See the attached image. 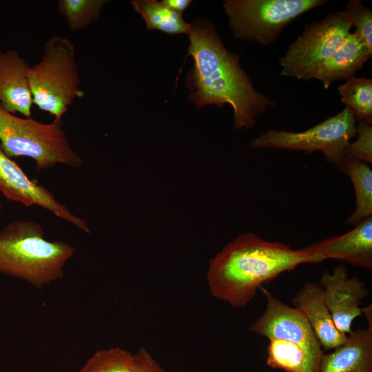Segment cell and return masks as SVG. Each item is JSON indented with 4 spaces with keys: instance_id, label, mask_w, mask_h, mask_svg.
I'll use <instances>...</instances> for the list:
<instances>
[{
    "instance_id": "3",
    "label": "cell",
    "mask_w": 372,
    "mask_h": 372,
    "mask_svg": "<svg viewBox=\"0 0 372 372\" xmlns=\"http://www.w3.org/2000/svg\"><path fill=\"white\" fill-rule=\"evenodd\" d=\"M1 208L0 201V211ZM74 252L65 242L46 240L42 226L35 222L16 220L0 231V273L39 289L63 276V267Z\"/></svg>"
},
{
    "instance_id": "5",
    "label": "cell",
    "mask_w": 372,
    "mask_h": 372,
    "mask_svg": "<svg viewBox=\"0 0 372 372\" xmlns=\"http://www.w3.org/2000/svg\"><path fill=\"white\" fill-rule=\"evenodd\" d=\"M63 126V121L43 123L32 117H18L0 105L1 147L10 158L32 159L38 171L57 164L81 167L83 160L70 145Z\"/></svg>"
},
{
    "instance_id": "9",
    "label": "cell",
    "mask_w": 372,
    "mask_h": 372,
    "mask_svg": "<svg viewBox=\"0 0 372 372\" xmlns=\"http://www.w3.org/2000/svg\"><path fill=\"white\" fill-rule=\"evenodd\" d=\"M260 289L267 300L266 309L249 330L268 340L295 342L321 362L324 351L305 316L278 300L266 288L260 287Z\"/></svg>"
},
{
    "instance_id": "7",
    "label": "cell",
    "mask_w": 372,
    "mask_h": 372,
    "mask_svg": "<svg viewBox=\"0 0 372 372\" xmlns=\"http://www.w3.org/2000/svg\"><path fill=\"white\" fill-rule=\"evenodd\" d=\"M351 27L344 11L307 24L280 59V75L304 81L314 79L320 66L348 38Z\"/></svg>"
},
{
    "instance_id": "20",
    "label": "cell",
    "mask_w": 372,
    "mask_h": 372,
    "mask_svg": "<svg viewBox=\"0 0 372 372\" xmlns=\"http://www.w3.org/2000/svg\"><path fill=\"white\" fill-rule=\"evenodd\" d=\"M340 101L353 114L356 121L372 125V79H349L338 88Z\"/></svg>"
},
{
    "instance_id": "8",
    "label": "cell",
    "mask_w": 372,
    "mask_h": 372,
    "mask_svg": "<svg viewBox=\"0 0 372 372\" xmlns=\"http://www.w3.org/2000/svg\"><path fill=\"white\" fill-rule=\"evenodd\" d=\"M356 119L345 107L331 116L303 132L268 130L251 142L253 148H274L301 150L307 153L320 151L325 158L340 169L344 151L356 136Z\"/></svg>"
},
{
    "instance_id": "1",
    "label": "cell",
    "mask_w": 372,
    "mask_h": 372,
    "mask_svg": "<svg viewBox=\"0 0 372 372\" xmlns=\"http://www.w3.org/2000/svg\"><path fill=\"white\" fill-rule=\"evenodd\" d=\"M189 39L187 56L194 61L187 79L192 91L189 101L198 107L229 104L236 128L254 127L256 118L274 102L255 89L240 68L238 56L225 48L212 23L196 19L191 24Z\"/></svg>"
},
{
    "instance_id": "4",
    "label": "cell",
    "mask_w": 372,
    "mask_h": 372,
    "mask_svg": "<svg viewBox=\"0 0 372 372\" xmlns=\"http://www.w3.org/2000/svg\"><path fill=\"white\" fill-rule=\"evenodd\" d=\"M75 47L66 37L54 34L45 43L41 59L28 74L33 103L39 110L63 121L74 100L85 92L80 89V76Z\"/></svg>"
},
{
    "instance_id": "21",
    "label": "cell",
    "mask_w": 372,
    "mask_h": 372,
    "mask_svg": "<svg viewBox=\"0 0 372 372\" xmlns=\"http://www.w3.org/2000/svg\"><path fill=\"white\" fill-rule=\"evenodd\" d=\"M106 0H59V13L71 31L87 28L98 20Z\"/></svg>"
},
{
    "instance_id": "22",
    "label": "cell",
    "mask_w": 372,
    "mask_h": 372,
    "mask_svg": "<svg viewBox=\"0 0 372 372\" xmlns=\"http://www.w3.org/2000/svg\"><path fill=\"white\" fill-rule=\"evenodd\" d=\"M134 355L120 347L98 350L79 372H132Z\"/></svg>"
},
{
    "instance_id": "26",
    "label": "cell",
    "mask_w": 372,
    "mask_h": 372,
    "mask_svg": "<svg viewBox=\"0 0 372 372\" xmlns=\"http://www.w3.org/2000/svg\"><path fill=\"white\" fill-rule=\"evenodd\" d=\"M162 2L169 9L182 14L192 1L191 0H163Z\"/></svg>"
},
{
    "instance_id": "16",
    "label": "cell",
    "mask_w": 372,
    "mask_h": 372,
    "mask_svg": "<svg viewBox=\"0 0 372 372\" xmlns=\"http://www.w3.org/2000/svg\"><path fill=\"white\" fill-rule=\"evenodd\" d=\"M371 56L372 50L354 32H351L344 43L320 66L314 79L328 89L335 81H347L354 76Z\"/></svg>"
},
{
    "instance_id": "15",
    "label": "cell",
    "mask_w": 372,
    "mask_h": 372,
    "mask_svg": "<svg viewBox=\"0 0 372 372\" xmlns=\"http://www.w3.org/2000/svg\"><path fill=\"white\" fill-rule=\"evenodd\" d=\"M320 372H372V324L352 330L344 344L324 353Z\"/></svg>"
},
{
    "instance_id": "11",
    "label": "cell",
    "mask_w": 372,
    "mask_h": 372,
    "mask_svg": "<svg viewBox=\"0 0 372 372\" xmlns=\"http://www.w3.org/2000/svg\"><path fill=\"white\" fill-rule=\"evenodd\" d=\"M318 285L336 329L349 335L353 320L362 313L360 304L369 293L365 282L358 276L350 277L346 266L339 264L331 273L324 270Z\"/></svg>"
},
{
    "instance_id": "23",
    "label": "cell",
    "mask_w": 372,
    "mask_h": 372,
    "mask_svg": "<svg viewBox=\"0 0 372 372\" xmlns=\"http://www.w3.org/2000/svg\"><path fill=\"white\" fill-rule=\"evenodd\" d=\"M349 16L354 32L372 50V11L359 0H350L344 11Z\"/></svg>"
},
{
    "instance_id": "18",
    "label": "cell",
    "mask_w": 372,
    "mask_h": 372,
    "mask_svg": "<svg viewBox=\"0 0 372 372\" xmlns=\"http://www.w3.org/2000/svg\"><path fill=\"white\" fill-rule=\"evenodd\" d=\"M340 170L351 179L355 194V209L347 223L357 225L372 216V170L368 164L345 158Z\"/></svg>"
},
{
    "instance_id": "25",
    "label": "cell",
    "mask_w": 372,
    "mask_h": 372,
    "mask_svg": "<svg viewBox=\"0 0 372 372\" xmlns=\"http://www.w3.org/2000/svg\"><path fill=\"white\" fill-rule=\"evenodd\" d=\"M134 355L132 372H166L152 354L143 347Z\"/></svg>"
},
{
    "instance_id": "13",
    "label": "cell",
    "mask_w": 372,
    "mask_h": 372,
    "mask_svg": "<svg viewBox=\"0 0 372 372\" xmlns=\"http://www.w3.org/2000/svg\"><path fill=\"white\" fill-rule=\"evenodd\" d=\"M30 66L15 50H0V105L8 112L31 117L33 104L28 78Z\"/></svg>"
},
{
    "instance_id": "10",
    "label": "cell",
    "mask_w": 372,
    "mask_h": 372,
    "mask_svg": "<svg viewBox=\"0 0 372 372\" xmlns=\"http://www.w3.org/2000/svg\"><path fill=\"white\" fill-rule=\"evenodd\" d=\"M0 192L11 201L20 203L26 207H41L79 229L90 233L85 220L72 214L45 187L30 180L16 162L4 153L1 145Z\"/></svg>"
},
{
    "instance_id": "19",
    "label": "cell",
    "mask_w": 372,
    "mask_h": 372,
    "mask_svg": "<svg viewBox=\"0 0 372 372\" xmlns=\"http://www.w3.org/2000/svg\"><path fill=\"white\" fill-rule=\"evenodd\" d=\"M131 4L145 20L148 30H160L168 34H187L191 24L186 23L182 14L178 13L156 0H133Z\"/></svg>"
},
{
    "instance_id": "17",
    "label": "cell",
    "mask_w": 372,
    "mask_h": 372,
    "mask_svg": "<svg viewBox=\"0 0 372 372\" xmlns=\"http://www.w3.org/2000/svg\"><path fill=\"white\" fill-rule=\"evenodd\" d=\"M267 364L285 372H320V361L300 345L280 339H269Z\"/></svg>"
},
{
    "instance_id": "14",
    "label": "cell",
    "mask_w": 372,
    "mask_h": 372,
    "mask_svg": "<svg viewBox=\"0 0 372 372\" xmlns=\"http://www.w3.org/2000/svg\"><path fill=\"white\" fill-rule=\"evenodd\" d=\"M292 303L305 316L324 350H333L347 340L348 335L336 329L318 283L303 285L292 298Z\"/></svg>"
},
{
    "instance_id": "12",
    "label": "cell",
    "mask_w": 372,
    "mask_h": 372,
    "mask_svg": "<svg viewBox=\"0 0 372 372\" xmlns=\"http://www.w3.org/2000/svg\"><path fill=\"white\" fill-rule=\"evenodd\" d=\"M304 249L323 261L334 259L371 269L372 216L342 235L326 238Z\"/></svg>"
},
{
    "instance_id": "24",
    "label": "cell",
    "mask_w": 372,
    "mask_h": 372,
    "mask_svg": "<svg viewBox=\"0 0 372 372\" xmlns=\"http://www.w3.org/2000/svg\"><path fill=\"white\" fill-rule=\"evenodd\" d=\"M358 138L349 143L344 151V158L366 164L372 163V127L364 123L356 125Z\"/></svg>"
},
{
    "instance_id": "6",
    "label": "cell",
    "mask_w": 372,
    "mask_h": 372,
    "mask_svg": "<svg viewBox=\"0 0 372 372\" xmlns=\"http://www.w3.org/2000/svg\"><path fill=\"white\" fill-rule=\"evenodd\" d=\"M327 2L326 0H226L223 6L235 37L269 45L295 19Z\"/></svg>"
},
{
    "instance_id": "2",
    "label": "cell",
    "mask_w": 372,
    "mask_h": 372,
    "mask_svg": "<svg viewBox=\"0 0 372 372\" xmlns=\"http://www.w3.org/2000/svg\"><path fill=\"white\" fill-rule=\"evenodd\" d=\"M323 260L304 248L293 249L254 233L239 235L209 262L207 281L215 298L236 308L246 307L261 285L304 263Z\"/></svg>"
}]
</instances>
